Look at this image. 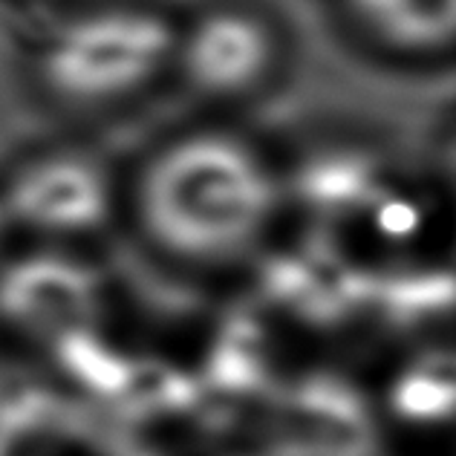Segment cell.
Masks as SVG:
<instances>
[{
	"label": "cell",
	"instance_id": "obj_6",
	"mask_svg": "<svg viewBox=\"0 0 456 456\" xmlns=\"http://www.w3.org/2000/svg\"><path fill=\"white\" fill-rule=\"evenodd\" d=\"M453 0H344L367 44L402 61H436L453 46Z\"/></svg>",
	"mask_w": 456,
	"mask_h": 456
},
{
	"label": "cell",
	"instance_id": "obj_4",
	"mask_svg": "<svg viewBox=\"0 0 456 456\" xmlns=\"http://www.w3.org/2000/svg\"><path fill=\"white\" fill-rule=\"evenodd\" d=\"M18 243L84 248L125 217V179L81 145H44L0 176Z\"/></svg>",
	"mask_w": 456,
	"mask_h": 456
},
{
	"label": "cell",
	"instance_id": "obj_8",
	"mask_svg": "<svg viewBox=\"0 0 456 456\" xmlns=\"http://www.w3.org/2000/svg\"><path fill=\"white\" fill-rule=\"evenodd\" d=\"M18 246V237L12 232V223L6 217V208H4V200H0V263L9 257V251Z\"/></svg>",
	"mask_w": 456,
	"mask_h": 456
},
{
	"label": "cell",
	"instance_id": "obj_7",
	"mask_svg": "<svg viewBox=\"0 0 456 456\" xmlns=\"http://www.w3.org/2000/svg\"><path fill=\"white\" fill-rule=\"evenodd\" d=\"M387 411L407 425H442L453 411V367L451 353H428L407 362L390 381Z\"/></svg>",
	"mask_w": 456,
	"mask_h": 456
},
{
	"label": "cell",
	"instance_id": "obj_3",
	"mask_svg": "<svg viewBox=\"0 0 456 456\" xmlns=\"http://www.w3.org/2000/svg\"><path fill=\"white\" fill-rule=\"evenodd\" d=\"M292 58L289 32L248 0H217L179 18L171 81L214 110L260 102L281 84Z\"/></svg>",
	"mask_w": 456,
	"mask_h": 456
},
{
	"label": "cell",
	"instance_id": "obj_1",
	"mask_svg": "<svg viewBox=\"0 0 456 456\" xmlns=\"http://www.w3.org/2000/svg\"><path fill=\"white\" fill-rule=\"evenodd\" d=\"M274 156L232 125L183 127L125 179V217L153 255L185 272L246 266L286 208Z\"/></svg>",
	"mask_w": 456,
	"mask_h": 456
},
{
	"label": "cell",
	"instance_id": "obj_2",
	"mask_svg": "<svg viewBox=\"0 0 456 456\" xmlns=\"http://www.w3.org/2000/svg\"><path fill=\"white\" fill-rule=\"evenodd\" d=\"M176 29V15L145 0L69 9L32 46V87L67 116L127 110L171 81Z\"/></svg>",
	"mask_w": 456,
	"mask_h": 456
},
{
	"label": "cell",
	"instance_id": "obj_5",
	"mask_svg": "<svg viewBox=\"0 0 456 456\" xmlns=\"http://www.w3.org/2000/svg\"><path fill=\"white\" fill-rule=\"evenodd\" d=\"M107 304V281L84 248L18 243L0 263V330L55 344L90 335Z\"/></svg>",
	"mask_w": 456,
	"mask_h": 456
}]
</instances>
